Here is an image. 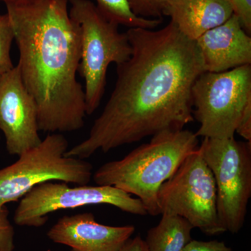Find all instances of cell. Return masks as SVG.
I'll return each instance as SVG.
<instances>
[{
	"label": "cell",
	"instance_id": "1",
	"mask_svg": "<svg viewBox=\"0 0 251 251\" xmlns=\"http://www.w3.org/2000/svg\"><path fill=\"white\" fill-rule=\"evenodd\" d=\"M130 58L117 65V81L88 137L66 156L85 159L100 150L176 131L194 120L192 88L204 72L196 41L173 22L158 30L129 28Z\"/></svg>",
	"mask_w": 251,
	"mask_h": 251
},
{
	"label": "cell",
	"instance_id": "2",
	"mask_svg": "<svg viewBox=\"0 0 251 251\" xmlns=\"http://www.w3.org/2000/svg\"><path fill=\"white\" fill-rule=\"evenodd\" d=\"M19 51L17 65L35 100L39 130L60 133L85 125V92L77 80L78 25L69 0H18L6 5Z\"/></svg>",
	"mask_w": 251,
	"mask_h": 251
},
{
	"label": "cell",
	"instance_id": "3",
	"mask_svg": "<svg viewBox=\"0 0 251 251\" xmlns=\"http://www.w3.org/2000/svg\"><path fill=\"white\" fill-rule=\"evenodd\" d=\"M198 148V137L190 130L162 132L122 159L105 163L92 179L97 185L115 186L134 195L148 214L158 216L159 188Z\"/></svg>",
	"mask_w": 251,
	"mask_h": 251
},
{
	"label": "cell",
	"instance_id": "4",
	"mask_svg": "<svg viewBox=\"0 0 251 251\" xmlns=\"http://www.w3.org/2000/svg\"><path fill=\"white\" fill-rule=\"evenodd\" d=\"M69 15L80 29L81 58L78 72L85 80L87 115L100 105L112 63L116 65L130 58L132 48L126 33L110 21L90 0H69Z\"/></svg>",
	"mask_w": 251,
	"mask_h": 251
},
{
	"label": "cell",
	"instance_id": "5",
	"mask_svg": "<svg viewBox=\"0 0 251 251\" xmlns=\"http://www.w3.org/2000/svg\"><path fill=\"white\" fill-rule=\"evenodd\" d=\"M68 150L67 138L60 133H52L38 146L18 156L13 164L0 169V209L17 202L46 181L88 184L93 166L85 159L66 156Z\"/></svg>",
	"mask_w": 251,
	"mask_h": 251
},
{
	"label": "cell",
	"instance_id": "6",
	"mask_svg": "<svg viewBox=\"0 0 251 251\" xmlns=\"http://www.w3.org/2000/svg\"><path fill=\"white\" fill-rule=\"evenodd\" d=\"M251 102V64L224 72H204L192 88L193 115L198 137H234L243 112Z\"/></svg>",
	"mask_w": 251,
	"mask_h": 251
},
{
	"label": "cell",
	"instance_id": "7",
	"mask_svg": "<svg viewBox=\"0 0 251 251\" xmlns=\"http://www.w3.org/2000/svg\"><path fill=\"white\" fill-rule=\"evenodd\" d=\"M198 149L215 180L220 223L226 232L238 233L251 196V143L204 138Z\"/></svg>",
	"mask_w": 251,
	"mask_h": 251
},
{
	"label": "cell",
	"instance_id": "8",
	"mask_svg": "<svg viewBox=\"0 0 251 251\" xmlns=\"http://www.w3.org/2000/svg\"><path fill=\"white\" fill-rule=\"evenodd\" d=\"M158 204L160 214L180 216L207 235L226 232L218 216L215 180L199 149L162 184Z\"/></svg>",
	"mask_w": 251,
	"mask_h": 251
},
{
	"label": "cell",
	"instance_id": "9",
	"mask_svg": "<svg viewBox=\"0 0 251 251\" xmlns=\"http://www.w3.org/2000/svg\"><path fill=\"white\" fill-rule=\"evenodd\" d=\"M94 204H109L134 215L148 214L138 198L115 186L87 184L72 187L64 181H50L37 185L21 198L14 221L18 226L40 227L51 213Z\"/></svg>",
	"mask_w": 251,
	"mask_h": 251
},
{
	"label": "cell",
	"instance_id": "10",
	"mask_svg": "<svg viewBox=\"0 0 251 251\" xmlns=\"http://www.w3.org/2000/svg\"><path fill=\"white\" fill-rule=\"evenodd\" d=\"M0 130L10 155L20 156L42 141L35 100L25 87L18 65L0 77Z\"/></svg>",
	"mask_w": 251,
	"mask_h": 251
},
{
	"label": "cell",
	"instance_id": "11",
	"mask_svg": "<svg viewBox=\"0 0 251 251\" xmlns=\"http://www.w3.org/2000/svg\"><path fill=\"white\" fill-rule=\"evenodd\" d=\"M135 230L133 226L99 224L93 214L85 212L62 216L48 231L47 237L73 251H118Z\"/></svg>",
	"mask_w": 251,
	"mask_h": 251
},
{
	"label": "cell",
	"instance_id": "12",
	"mask_svg": "<svg viewBox=\"0 0 251 251\" xmlns=\"http://www.w3.org/2000/svg\"><path fill=\"white\" fill-rule=\"evenodd\" d=\"M206 72H224L251 64V37L233 14L196 41Z\"/></svg>",
	"mask_w": 251,
	"mask_h": 251
},
{
	"label": "cell",
	"instance_id": "13",
	"mask_svg": "<svg viewBox=\"0 0 251 251\" xmlns=\"http://www.w3.org/2000/svg\"><path fill=\"white\" fill-rule=\"evenodd\" d=\"M233 14L228 0H173L164 16L171 18V22L184 36L196 41Z\"/></svg>",
	"mask_w": 251,
	"mask_h": 251
},
{
	"label": "cell",
	"instance_id": "14",
	"mask_svg": "<svg viewBox=\"0 0 251 251\" xmlns=\"http://www.w3.org/2000/svg\"><path fill=\"white\" fill-rule=\"evenodd\" d=\"M160 222L147 234L148 251H181L191 240L194 228L186 219L169 214H162Z\"/></svg>",
	"mask_w": 251,
	"mask_h": 251
},
{
	"label": "cell",
	"instance_id": "15",
	"mask_svg": "<svg viewBox=\"0 0 251 251\" xmlns=\"http://www.w3.org/2000/svg\"><path fill=\"white\" fill-rule=\"evenodd\" d=\"M97 6L110 21L129 28L154 29L163 19H146L137 16L130 9L128 0H96Z\"/></svg>",
	"mask_w": 251,
	"mask_h": 251
},
{
	"label": "cell",
	"instance_id": "16",
	"mask_svg": "<svg viewBox=\"0 0 251 251\" xmlns=\"http://www.w3.org/2000/svg\"><path fill=\"white\" fill-rule=\"evenodd\" d=\"M15 40L14 29L7 14H0V75L15 67L11 58V49Z\"/></svg>",
	"mask_w": 251,
	"mask_h": 251
},
{
	"label": "cell",
	"instance_id": "17",
	"mask_svg": "<svg viewBox=\"0 0 251 251\" xmlns=\"http://www.w3.org/2000/svg\"><path fill=\"white\" fill-rule=\"evenodd\" d=\"M173 0H128L137 16L146 19H163L165 11Z\"/></svg>",
	"mask_w": 251,
	"mask_h": 251
},
{
	"label": "cell",
	"instance_id": "18",
	"mask_svg": "<svg viewBox=\"0 0 251 251\" xmlns=\"http://www.w3.org/2000/svg\"><path fill=\"white\" fill-rule=\"evenodd\" d=\"M6 206L0 209V251H14L15 230Z\"/></svg>",
	"mask_w": 251,
	"mask_h": 251
},
{
	"label": "cell",
	"instance_id": "19",
	"mask_svg": "<svg viewBox=\"0 0 251 251\" xmlns=\"http://www.w3.org/2000/svg\"><path fill=\"white\" fill-rule=\"evenodd\" d=\"M233 13L239 18L243 28L248 34L251 33V0H228Z\"/></svg>",
	"mask_w": 251,
	"mask_h": 251
},
{
	"label": "cell",
	"instance_id": "20",
	"mask_svg": "<svg viewBox=\"0 0 251 251\" xmlns=\"http://www.w3.org/2000/svg\"><path fill=\"white\" fill-rule=\"evenodd\" d=\"M181 251H232L225 242L218 240H192L186 244Z\"/></svg>",
	"mask_w": 251,
	"mask_h": 251
},
{
	"label": "cell",
	"instance_id": "21",
	"mask_svg": "<svg viewBox=\"0 0 251 251\" xmlns=\"http://www.w3.org/2000/svg\"><path fill=\"white\" fill-rule=\"evenodd\" d=\"M236 133L251 143V102L247 104L243 112Z\"/></svg>",
	"mask_w": 251,
	"mask_h": 251
},
{
	"label": "cell",
	"instance_id": "22",
	"mask_svg": "<svg viewBox=\"0 0 251 251\" xmlns=\"http://www.w3.org/2000/svg\"><path fill=\"white\" fill-rule=\"evenodd\" d=\"M118 251H148L146 243L140 236L130 239L122 246Z\"/></svg>",
	"mask_w": 251,
	"mask_h": 251
},
{
	"label": "cell",
	"instance_id": "23",
	"mask_svg": "<svg viewBox=\"0 0 251 251\" xmlns=\"http://www.w3.org/2000/svg\"><path fill=\"white\" fill-rule=\"evenodd\" d=\"M16 1H18V0H0V1L4 3L5 5L11 4V3L15 2Z\"/></svg>",
	"mask_w": 251,
	"mask_h": 251
},
{
	"label": "cell",
	"instance_id": "24",
	"mask_svg": "<svg viewBox=\"0 0 251 251\" xmlns=\"http://www.w3.org/2000/svg\"><path fill=\"white\" fill-rule=\"evenodd\" d=\"M0 77H1V75H0Z\"/></svg>",
	"mask_w": 251,
	"mask_h": 251
}]
</instances>
